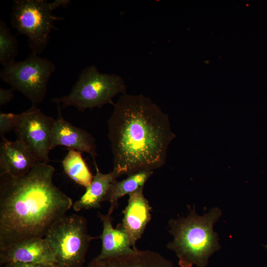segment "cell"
Instances as JSON below:
<instances>
[{
    "label": "cell",
    "mask_w": 267,
    "mask_h": 267,
    "mask_svg": "<svg viewBox=\"0 0 267 267\" xmlns=\"http://www.w3.org/2000/svg\"><path fill=\"white\" fill-rule=\"evenodd\" d=\"M55 168L38 162L25 175L0 174V250L44 237L73 206L53 182Z\"/></svg>",
    "instance_id": "6da1fadb"
},
{
    "label": "cell",
    "mask_w": 267,
    "mask_h": 267,
    "mask_svg": "<svg viewBox=\"0 0 267 267\" xmlns=\"http://www.w3.org/2000/svg\"><path fill=\"white\" fill-rule=\"evenodd\" d=\"M107 123L113 170L120 176L153 171L165 164L175 135L168 115L150 98L123 94Z\"/></svg>",
    "instance_id": "7a4b0ae2"
},
{
    "label": "cell",
    "mask_w": 267,
    "mask_h": 267,
    "mask_svg": "<svg viewBox=\"0 0 267 267\" xmlns=\"http://www.w3.org/2000/svg\"><path fill=\"white\" fill-rule=\"evenodd\" d=\"M221 215L222 211L215 207L199 216L194 207L186 217L169 221V231L174 239L167 246L176 253L180 267L207 266L210 257L221 247L213 230Z\"/></svg>",
    "instance_id": "3957f363"
},
{
    "label": "cell",
    "mask_w": 267,
    "mask_h": 267,
    "mask_svg": "<svg viewBox=\"0 0 267 267\" xmlns=\"http://www.w3.org/2000/svg\"><path fill=\"white\" fill-rule=\"evenodd\" d=\"M126 90L121 76L101 73L92 65L83 70L68 94L53 98L51 102L64 108L74 106L84 112L87 109L100 108L107 104L114 105L112 99L119 93H126Z\"/></svg>",
    "instance_id": "277c9868"
},
{
    "label": "cell",
    "mask_w": 267,
    "mask_h": 267,
    "mask_svg": "<svg viewBox=\"0 0 267 267\" xmlns=\"http://www.w3.org/2000/svg\"><path fill=\"white\" fill-rule=\"evenodd\" d=\"M44 238L54 255L57 267H83L91 240L83 216H65L56 222Z\"/></svg>",
    "instance_id": "5b68a950"
},
{
    "label": "cell",
    "mask_w": 267,
    "mask_h": 267,
    "mask_svg": "<svg viewBox=\"0 0 267 267\" xmlns=\"http://www.w3.org/2000/svg\"><path fill=\"white\" fill-rule=\"evenodd\" d=\"M45 0H14L10 21L18 34L28 38L32 52L38 55L47 47L55 20L64 19L53 15Z\"/></svg>",
    "instance_id": "8992f818"
},
{
    "label": "cell",
    "mask_w": 267,
    "mask_h": 267,
    "mask_svg": "<svg viewBox=\"0 0 267 267\" xmlns=\"http://www.w3.org/2000/svg\"><path fill=\"white\" fill-rule=\"evenodd\" d=\"M55 69L51 61L32 52L25 60L3 67L0 77L37 105L44 100Z\"/></svg>",
    "instance_id": "52a82bcc"
},
{
    "label": "cell",
    "mask_w": 267,
    "mask_h": 267,
    "mask_svg": "<svg viewBox=\"0 0 267 267\" xmlns=\"http://www.w3.org/2000/svg\"><path fill=\"white\" fill-rule=\"evenodd\" d=\"M55 119L44 114L37 105L18 114L14 132L35 155L39 162L48 163L51 148V136Z\"/></svg>",
    "instance_id": "ba28073f"
},
{
    "label": "cell",
    "mask_w": 267,
    "mask_h": 267,
    "mask_svg": "<svg viewBox=\"0 0 267 267\" xmlns=\"http://www.w3.org/2000/svg\"><path fill=\"white\" fill-rule=\"evenodd\" d=\"M57 104V117L55 119L52 131L51 148L62 146L81 152L88 153L94 165L97 164L95 140L85 130L76 127L65 120L61 105Z\"/></svg>",
    "instance_id": "9c48e42d"
},
{
    "label": "cell",
    "mask_w": 267,
    "mask_h": 267,
    "mask_svg": "<svg viewBox=\"0 0 267 267\" xmlns=\"http://www.w3.org/2000/svg\"><path fill=\"white\" fill-rule=\"evenodd\" d=\"M20 262L57 267L52 251L44 238H33L0 250V264Z\"/></svg>",
    "instance_id": "30bf717a"
},
{
    "label": "cell",
    "mask_w": 267,
    "mask_h": 267,
    "mask_svg": "<svg viewBox=\"0 0 267 267\" xmlns=\"http://www.w3.org/2000/svg\"><path fill=\"white\" fill-rule=\"evenodd\" d=\"M141 187L130 194L128 205L123 212L124 217L120 224L126 231L132 247L137 250L136 241L141 238L151 219V207Z\"/></svg>",
    "instance_id": "8fae6325"
},
{
    "label": "cell",
    "mask_w": 267,
    "mask_h": 267,
    "mask_svg": "<svg viewBox=\"0 0 267 267\" xmlns=\"http://www.w3.org/2000/svg\"><path fill=\"white\" fill-rule=\"evenodd\" d=\"M38 160L20 140L1 138L0 144V174L19 177L28 174Z\"/></svg>",
    "instance_id": "7c38bea8"
},
{
    "label": "cell",
    "mask_w": 267,
    "mask_h": 267,
    "mask_svg": "<svg viewBox=\"0 0 267 267\" xmlns=\"http://www.w3.org/2000/svg\"><path fill=\"white\" fill-rule=\"evenodd\" d=\"M88 267H175L159 253L151 250H134L132 252L103 260L96 257Z\"/></svg>",
    "instance_id": "4fadbf2b"
},
{
    "label": "cell",
    "mask_w": 267,
    "mask_h": 267,
    "mask_svg": "<svg viewBox=\"0 0 267 267\" xmlns=\"http://www.w3.org/2000/svg\"><path fill=\"white\" fill-rule=\"evenodd\" d=\"M98 215L102 222L103 231L98 236L102 241L101 251L96 258L103 260L132 252L134 249L131 248L128 235L121 225L118 224L115 228L112 225L113 218L111 215L99 212Z\"/></svg>",
    "instance_id": "5bb4252c"
},
{
    "label": "cell",
    "mask_w": 267,
    "mask_h": 267,
    "mask_svg": "<svg viewBox=\"0 0 267 267\" xmlns=\"http://www.w3.org/2000/svg\"><path fill=\"white\" fill-rule=\"evenodd\" d=\"M94 165L96 173L91 183L80 198L73 203V209L76 212L100 208L102 202L107 201L113 183L120 177L114 170L107 174L102 173L97 165Z\"/></svg>",
    "instance_id": "9a60e30c"
},
{
    "label": "cell",
    "mask_w": 267,
    "mask_h": 267,
    "mask_svg": "<svg viewBox=\"0 0 267 267\" xmlns=\"http://www.w3.org/2000/svg\"><path fill=\"white\" fill-rule=\"evenodd\" d=\"M153 171H143L128 176L125 179L118 181L117 180L113 183L108 197L110 203L108 214H111L118 206L119 199L125 195L134 192L141 187L152 176Z\"/></svg>",
    "instance_id": "2e32d148"
},
{
    "label": "cell",
    "mask_w": 267,
    "mask_h": 267,
    "mask_svg": "<svg viewBox=\"0 0 267 267\" xmlns=\"http://www.w3.org/2000/svg\"><path fill=\"white\" fill-rule=\"evenodd\" d=\"M82 152L69 149L62 161L66 174L74 182L87 188L91 183L93 176L83 158Z\"/></svg>",
    "instance_id": "e0dca14e"
},
{
    "label": "cell",
    "mask_w": 267,
    "mask_h": 267,
    "mask_svg": "<svg viewBox=\"0 0 267 267\" xmlns=\"http://www.w3.org/2000/svg\"><path fill=\"white\" fill-rule=\"evenodd\" d=\"M18 42L6 23L0 20V63L3 67L15 62L18 54Z\"/></svg>",
    "instance_id": "ac0fdd59"
},
{
    "label": "cell",
    "mask_w": 267,
    "mask_h": 267,
    "mask_svg": "<svg viewBox=\"0 0 267 267\" xmlns=\"http://www.w3.org/2000/svg\"><path fill=\"white\" fill-rule=\"evenodd\" d=\"M18 114L0 112V136L5 137V134L14 130Z\"/></svg>",
    "instance_id": "d6986e66"
},
{
    "label": "cell",
    "mask_w": 267,
    "mask_h": 267,
    "mask_svg": "<svg viewBox=\"0 0 267 267\" xmlns=\"http://www.w3.org/2000/svg\"><path fill=\"white\" fill-rule=\"evenodd\" d=\"M14 89H0V106L5 105L10 102L14 96Z\"/></svg>",
    "instance_id": "ffe728a7"
},
{
    "label": "cell",
    "mask_w": 267,
    "mask_h": 267,
    "mask_svg": "<svg viewBox=\"0 0 267 267\" xmlns=\"http://www.w3.org/2000/svg\"><path fill=\"white\" fill-rule=\"evenodd\" d=\"M2 267H54L49 265L38 264L24 263L20 262L9 263L4 264Z\"/></svg>",
    "instance_id": "44dd1931"
},
{
    "label": "cell",
    "mask_w": 267,
    "mask_h": 267,
    "mask_svg": "<svg viewBox=\"0 0 267 267\" xmlns=\"http://www.w3.org/2000/svg\"><path fill=\"white\" fill-rule=\"evenodd\" d=\"M70 3V0H55L51 2H49V6L51 10L53 11L61 6L67 7Z\"/></svg>",
    "instance_id": "7402d4cb"
}]
</instances>
